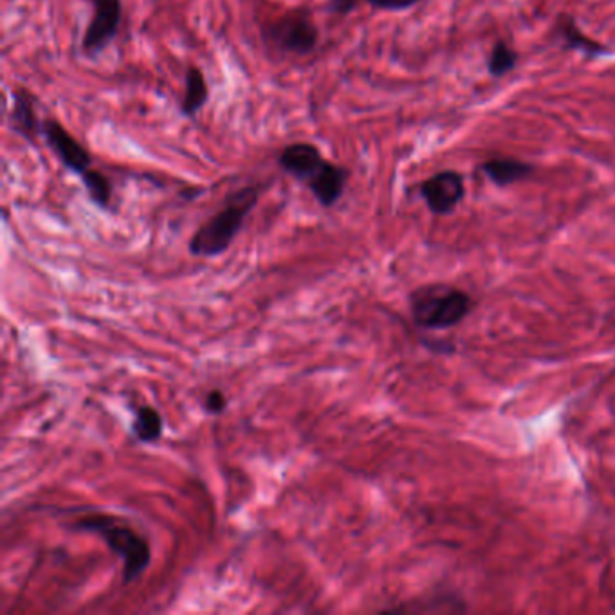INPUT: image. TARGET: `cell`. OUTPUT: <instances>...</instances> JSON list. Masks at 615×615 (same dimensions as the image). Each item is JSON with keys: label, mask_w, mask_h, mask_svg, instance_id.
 Segmentation results:
<instances>
[{"label": "cell", "mask_w": 615, "mask_h": 615, "mask_svg": "<svg viewBox=\"0 0 615 615\" xmlns=\"http://www.w3.org/2000/svg\"><path fill=\"white\" fill-rule=\"evenodd\" d=\"M260 198V187L239 188L226 197L225 208L206 220L190 241L193 257L214 258L230 249L236 235L241 233L247 217Z\"/></svg>", "instance_id": "cell-1"}, {"label": "cell", "mask_w": 615, "mask_h": 615, "mask_svg": "<svg viewBox=\"0 0 615 615\" xmlns=\"http://www.w3.org/2000/svg\"><path fill=\"white\" fill-rule=\"evenodd\" d=\"M76 530L91 533L102 538L107 543L108 549L121 558L124 562V585L132 584L151 567L152 549L145 536L136 533L130 525L125 524L119 518L107 516V514H97L87 516L73 525Z\"/></svg>", "instance_id": "cell-2"}, {"label": "cell", "mask_w": 615, "mask_h": 615, "mask_svg": "<svg viewBox=\"0 0 615 615\" xmlns=\"http://www.w3.org/2000/svg\"><path fill=\"white\" fill-rule=\"evenodd\" d=\"M412 318L424 329H448L470 315L471 298L464 291L448 285H426L410 295Z\"/></svg>", "instance_id": "cell-3"}, {"label": "cell", "mask_w": 615, "mask_h": 615, "mask_svg": "<svg viewBox=\"0 0 615 615\" xmlns=\"http://www.w3.org/2000/svg\"><path fill=\"white\" fill-rule=\"evenodd\" d=\"M264 40L280 53L307 56L320 43V27L307 8H296L269 22L264 27Z\"/></svg>", "instance_id": "cell-4"}, {"label": "cell", "mask_w": 615, "mask_h": 615, "mask_svg": "<svg viewBox=\"0 0 615 615\" xmlns=\"http://www.w3.org/2000/svg\"><path fill=\"white\" fill-rule=\"evenodd\" d=\"M124 21L121 0H92L91 22L81 37V51L89 59H98L118 37Z\"/></svg>", "instance_id": "cell-5"}, {"label": "cell", "mask_w": 615, "mask_h": 615, "mask_svg": "<svg viewBox=\"0 0 615 615\" xmlns=\"http://www.w3.org/2000/svg\"><path fill=\"white\" fill-rule=\"evenodd\" d=\"M42 140L49 151L56 155L65 170L80 177L92 165V154L60 124L59 119L46 118L42 124Z\"/></svg>", "instance_id": "cell-6"}, {"label": "cell", "mask_w": 615, "mask_h": 615, "mask_svg": "<svg viewBox=\"0 0 615 615\" xmlns=\"http://www.w3.org/2000/svg\"><path fill=\"white\" fill-rule=\"evenodd\" d=\"M419 192L432 214L450 215L464 198V177L456 170L439 171L426 179Z\"/></svg>", "instance_id": "cell-7"}, {"label": "cell", "mask_w": 615, "mask_h": 615, "mask_svg": "<svg viewBox=\"0 0 615 615\" xmlns=\"http://www.w3.org/2000/svg\"><path fill=\"white\" fill-rule=\"evenodd\" d=\"M10 114H8V127L11 132L21 136L22 140L38 145L42 138L43 119L38 116V98L27 87L16 86L11 89Z\"/></svg>", "instance_id": "cell-8"}, {"label": "cell", "mask_w": 615, "mask_h": 615, "mask_svg": "<svg viewBox=\"0 0 615 615\" xmlns=\"http://www.w3.org/2000/svg\"><path fill=\"white\" fill-rule=\"evenodd\" d=\"M325 157L320 146L306 143V141H296L285 146L280 152L279 166L287 176L293 177L296 181L307 182L320 171L321 166L325 165Z\"/></svg>", "instance_id": "cell-9"}, {"label": "cell", "mask_w": 615, "mask_h": 615, "mask_svg": "<svg viewBox=\"0 0 615 615\" xmlns=\"http://www.w3.org/2000/svg\"><path fill=\"white\" fill-rule=\"evenodd\" d=\"M348 177H350V171L345 166L325 161V165L321 166L320 171L307 182L306 187L309 188V192L320 203V206L332 208L343 197Z\"/></svg>", "instance_id": "cell-10"}, {"label": "cell", "mask_w": 615, "mask_h": 615, "mask_svg": "<svg viewBox=\"0 0 615 615\" xmlns=\"http://www.w3.org/2000/svg\"><path fill=\"white\" fill-rule=\"evenodd\" d=\"M556 35L565 48L571 49V51H578V53L585 54L587 59H598L603 54H611V49L606 48L605 43L595 42L592 38L587 37L579 29L573 16L562 15L558 18Z\"/></svg>", "instance_id": "cell-11"}, {"label": "cell", "mask_w": 615, "mask_h": 615, "mask_svg": "<svg viewBox=\"0 0 615 615\" xmlns=\"http://www.w3.org/2000/svg\"><path fill=\"white\" fill-rule=\"evenodd\" d=\"M482 171L492 184L505 188L529 179L535 174V166L525 161L514 159V157H497V159L486 161L482 165Z\"/></svg>", "instance_id": "cell-12"}, {"label": "cell", "mask_w": 615, "mask_h": 615, "mask_svg": "<svg viewBox=\"0 0 615 615\" xmlns=\"http://www.w3.org/2000/svg\"><path fill=\"white\" fill-rule=\"evenodd\" d=\"M209 100V86L203 71L190 65L184 76V97L181 102V114L184 118L193 119Z\"/></svg>", "instance_id": "cell-13"}, {"label": "cell", "mask_w": 615, "mask_h": 615, "mask_svg": "<svg viewBox=\"0 0 615 615\" xmlns=\"http://www.w3.org/2000/svg\"><path fill=\"white\" fill-rule=\"evenodd\" d=\"M163 428H165V421L155 408L140 407L134 410V421H132V435L136 440L152 445L163 437Z\"/></svg>", "instance_id": "cell-14"}, {"label": "cell", "mask_w": 615, "mask_h": 615, "mask_svg": "<svg viewBox=\"0 0 615 615\" xmlns=\"http://www.w3.org/2000/svg\"><path fill=\"white\" fill-rule=\"evenodd\" d=\"M80 179L86 187L89 201L98 208L108 209V206L113 203V181L103 171L94 170V168L84 171Z\"/></svg>", "instance_id": "cell-15"}, {"label": "cell", "mask_w": 615, "mask_h": 615, "mask_svg": "<svg viewBox=\"0 0 615 615\" xmlns=\"http://www.w3.org/2000/svg\"><path fill=\"white\" fill-rule=\"evenodd\" d=\"M518 64V53L505 42L495 43L489 60H487V71L492 78H503Z\"/></svg>", "instance_id": "cell-16"}, {"label": "cell", "mask_w": 615, "mask_h": 615, "mask_svg": "<svg viewBox=\"0 0 615 615\" xmlns=\"http://www.w3.org/2000/svg\"><path fill=\"white\" fill-rule=\"evenodd\" d=\"M421 0H367V4L380 11H407Z\"/></svg>", "instance_id": "cell-17"}, {"label": "cell", "mask_w": 615, "mask_h": 615, "mask_svg": "<svg viewBox=\"0 0 615 615\" xmlns=\"http://www.w3.org/2000/svg\"><path fill=\"white\" fill-rule=\"evenodd\" d=\"M226 407H228V399H226L225 392L215 390L208 392L206 397H204V410L214 415H219V413L225 412Z\"/></svg>", "instance_id": "cell-18"}, {"label": "cell", "mask_w": 615, "mask_h": 615, "mask_svg": "<svg viewBox=\"0 0 615 615\" xmlns=\"http://www.w3.org/2000/svg\"><path fill=\"white\" fill-rule=\"evenodd\" d=\"M359 0H326L325 11L332 15H350L358 8Z\"/></svg>", "instance_id": "cell-19"}, {"label": "cell", "mask_w": 615, "mask_h": 615, "mask_svg": "<svg viewBox=\"0 0 615 615\" xmlns=\"http://www.w3.org/2000/svg\"><path fill=\"white\" fill-rule=\"evenodd\" d=\"M203 193V188H187L184 192H181V197L184 198H195L197 195Z\"/></svg>", "instance_id": "cell-20"}]
</instances>
